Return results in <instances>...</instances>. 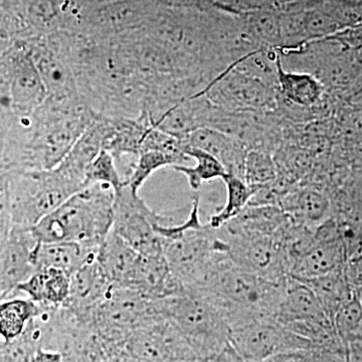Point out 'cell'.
Here are the masks:
<instances>
[{"label": "cell", "mask_w": 362, "mask_h": 362, "mask_svg": "<svg viewBox=\"0 0 362 362\" xmlns=\"http://www.w3.org/2000/svg\"><path fill=\"white\" fill-rule=\"evenodd\" d=\"M288 279L269 280L233 263L228 255L187 292L206 297L223 314L230 331L258 319H274Z\"/></svg>", "instance_id": "6da1fadb"}, {"label": "cell", "mask_w": 362, "mask_h": 362, "mask_svg": "<svg viewBox=\"0 0 362 362\" xmlns=\"http://www.w3.org/2000/svg\"><path fill=\"white\" fill-rule=\"evenodd\" d=\"M115 192L109 185H89L45 216L32 230L40 244L75 242L98 250L113 226Z\"/></svg>", "instance_id": "7a4b0ae2"}, {"label": "cell", "mask_w": 362, "mask_h": 362, "mask_svg": "<svg viewBox=\"0 0 362 362\" xmlns=\"http://www.w3.org/2000/svg\"><path fill=\"white\" fill-rule=\"evenodd\" d=\"M157 233L166 261L183 290L197 287L228 251L218 228L202 223L199 197H194L187 220L176 225L161 223Z\"/></svg>", "instance_id": "3957f363"}, {"label": "cell", "mask_w": 362, "mask_h": 362, "mask_svg": "<svg viewBox=\"0 0 362 362\" xmlns=\"http://www.w3.org/2000/svg\"><path fill=\"white\" fill-rule=\"evenodd\" d=\"M13 226L32 228L85 187L64 169L8 171Z\"/></svg>", "instance_id": "277c9868"}, {"label": "cell", "mask_w": 362, "mask_h": 362, "mask_svg": "<svg viewBox=\"0 0 362 362\" xmlns=\"http://www.w3.org/2000/svg\"><path fill=\"white\" fill-rule=\"evenodd\" d=\"M153 303L159 314L175 324L199 359L211 356L230 341V328L223 314L202 295L183 291L154 300Z\"/></svg>", "instance_id": "5b68a950"}, {"label": "cell", "mask_w": 362, "mask_h": 362, "mask_svg": "<svg viewBox=\"0 0 362 362\" xmlns=\"http://www.w3.org/2000/svg\"><path fill=\"white\" fill-rule=\"evenodd\" d=\"M157 314L152 300L133 290L112 288L103 303L93 312L90 324L108 352L126 346L130 335Z\"/></svg>", "instance_id": "8992f818"}, {"label": "cell", "mask_w": 362, "mask_h": 362, "mask_svg": "<svg viewBox=\"0 0 362 362\" xmlns=\"http://www.w3.org/2000/svg\"><path fill=\"white\" fill-rule=\"evenodd\" d=\"M285 226L274 235L243 232L226 225L218 228V232L233 263L269 280L283 281L290 277L282 239Z\"/></svg>", "instance_id": "52a82bcc"}, {"label": "cell", "mask_w": 362, "mask_h": 362, "mask_svg": "<svg viewBox=\"0 0 362 362\" xmlns=\"http://www.w3.org/2000/svg\"><path fill=\"white\" fill-rule=\"evenodd\" d=\"M164 223H170V218L150 209L127 185L115 192L112 230L142 256L164 254L157 233V226Z\"/></svg>", "instance_id": "ba28073f"}, {"label": "cell", "mask_w": 362, "mask_h": 362, "mask_svg": "<svg viewBox=\"0 0 362 362\" xmlns=\"http://www.w3.org/2000/svg\"><path fill=\"white\" fill-rule=\"evenodd\" d=\"M233 346L247 362L267 361L295 350H313L309 340L274 319H258L230 331Z\"/></svg>", "instance_id": "9c48e42d"}, {"label": "cell", "mask_w": 362, "mask_h": 362, "mask_svg": "<svg viewBox=\"0 0 362 362\" xmlns=\"http://www.w3.org/2000/svg\"><path fill=\"white\" fill-rule=\"evenodd\" d=\"M126 349L142 362H183L197 359L175 324L160 314L152 317L130 335Z\"/></svg>", "instance_id": "30bf717a"}, {"label": "cell", "mask_w": 362, "mask_h": 362, "mask_svg": "<svg viewBox=\"0 0 362 362\" xmlns=\"http://www.w3.org/2000/svg\"><path fill=\"white\" fill-rule=\"evenodd\" d=\"M37 244L32 228H11L0 247V302L23 296L18 287L35 272L33 252Z\"/></svg>", "instance_id": "8fae6325"}, {"label": "cell", "mask_w": 362, "mask_h": 362, "mask_svg": "<svg viewBox=\"0 0 362 362\" xmlns=\"http://www.w3.org/2000/svg\"><path fill=\"white\" fill-rule=\"evenodd\" d=\"M11 107L16 114H30L47 99V90L28 49L8 51L4 57Z\"/></svg>", "instance_id": "7c38bea8"}, {"label": "cell", "mask_w": 362, "mask_h": 362, "mask_svg": "<svg viewBox=\"0 0 362 362\" xmlns=\"http://www.w3.org/2000/svg\"><path fill=\"white\" fill-rule=\"evenodd\" d=\"M28 51L44 82L47 99L59 103L82 100L73 66L62 42L37 45Z\"/></svg>", "instance_id": "4fadbf2b"}, {"label": "cell", "mask_w": 362, "mask_h": 362, "mask_svg": "<svg viewBox=\"0 0 362 362\" xmlns=\"http://www.w3.org/2000/svg\"><path fill=\"white\" fill-rule=\"evenodd\" d=\"M342 257V244L335 226L324 221L314 228L313 242L293 265L290 277L307 280L327 275L337 271Z\"/></svg>", "instance_id": "5bb4252c"}, {"label": "cell", "mask_w": 362, "mask_h": 362, "mask_svg": "<svg viewBox=\"0 0 362 362\" xmlns=\"http://www.w3.org/2000/svg\"><path fill=\"white\" fill-rule=\"evenodd\" d=\"M112 288L97 258L90 259L71 274L70 293L63 307L90 322L93 312L103 303Z\"/></svg>", "instance_id": "9a60e30c"}, {"label": "cell", "mask_w": 362, "mask_h": 362, "mask_svg": "<svg viewBox=\"0 0 362 362\" xmlns=\"http://www.w3.org/2000/svg\"><path fill=\"white\" fill-rule=\"evenodd\" d=\"M185 148L204 150L216 157L225 166L228 175L244 180L245 160L247 152L245 145L237 138L214 128H199L180 137Z\"/></svg>", "instance_id": "2e32d148"}, {"label": "cell", "mask_w": 362, "mask_h": 362, "mask_svg": "<svg viewBox=\"0 0 362 362\" xmlns=\"http://www.w3.org/2000/svg\"><path fill=\"white\" fill-rule=\"evenodd\" d=\"M130 290L152 301L185 291L173 275L164 254L156 256L140 255Z\"/></svg>", "instance_id": "e0dca14e"}, {"label": "cell", "mask_w": 362, "mask_h": 362, "mask_svg": "<svg viewBox=\"0 0 362 362\" xmlns=\"http://www.w3.org/2000/svg\"><path fill=\"white\" fill-rule=\"evenodd\" d=\"M97 261L112 287L130 289L140 254L113 230L97 252Z\"/></svg>", "instance_id": "ac0fdd59"}, {"label": "cell", "mask_w": 362, "mask_h": 362, "mask_svg": "<svg viewBox=\"0 0 362 362\" xmlns=\"http://www.w3.org/2000/svg\"><path fill=\"white\" fill-rule=\"evenodd\" d=\"M325 319L328 315L310 288L301 281L288 278L276 321L290 328Z\"/></svg>", "instance_id": "d6986e66"}, {"label": "cell", "mask_w": 362, "mask_h": 362, "mask_svg": "<svg viewBox=\"0 0 362 362\" xmlns=\"http://www.w3.org/2000/svg\"><path fill=\"white\" fill-rule=\"evenodd\" d=\"M279 206L299 225L316 228L326 221L330 211L327 195L309 185L290 188L281 199Z\"/></svg>", "instance_id": "ffe728a7"}, {"label": "cell", "mask_w": 362, "mask_h": 362, "mask_svg": "<svg viewBox=\"0 0 362 362\" xmlns=\"http://www.w3.org/2000/svg\"><path fill=\"white\" fill-rule=\"evenodd\" d=\"M98 250L75 242H52L37 244L33 252L35 271L56 269L71 275L84 264L97 257Z\"/></svg>", "instance_id": "44dd1931"}, {"label": "cell", "mask_w": 362, "mask_h": 362, "mask_svg": "<svg viewBox=\"0 0 362 362\" xmlns=\"http://www.w3.org/2000/svg\"><path fill=\"white\" fill-rule=\"evenodd\" d=\"M71 275L56 269L37 270L18 287V292L40 307H62L70 293Z\"/></svg>", "instance_id": "7402d4cb"}, {"label": "cell", "mask_w": 362, "mask_h": 362, "mask_svg": "<svg viewBox=\"0 0 362 362\" xmlns=\"http://www.w3.org/2000/svg\"><path fill=\"white\" fill-rule=\"evenodd\" d=\"M275 64L277 86L283 99L302 108H312L319 103L323 95V85L315 76L286 70L280 52H277Z\"/></svg>", "instance_id": "603a6c76"}, {"label": "cell", "mask_w": 362, "mask_h": 362, "mask_svg": "<svg viewBox=\"0 0 362 362\" xmlns=\"http://www.w3.org/2000/svg\"><path fill=\"white\" fill-rule=\"evenodd\" d=\"M40 312L42 307L25 296L0 302V337L4 342L20 337L30 321L40 315Z\"/></svg>", "instance_id": "cb8c5ba5"}, {"label": "cell", "mask_w": 362, "mask_h": 362, "mask_svg": "<svg viewBox=\"0 0 362 362\" xmlns=\"http://www.w3.org/2000/svg\"><path fill=\"white\" fill-rule=\"evenodd\" d=\"M240 14L247 32L262 49H280L282 47L280 16L276 9L266 6Z\"/></svg>", "instance_id": "d4e9b609"}, {"label": "cell", "mask_w": 362, "mask_h": 362, "mask_svg": "<svg viewBox=\"0 0 362 362\" xmlns=\"http://www.w3.org/2000/svg\"><path fill=\"white\" fill-rule=\"evenodd\" d=\"M226 187V202L221 211L211 216L209 225L213 228H220L228 221L239 216L251 202L252 195L259 187H251L239 176L226 175L223 180Z\"/></svg>", "instance_id": "484cf974"}, {"label": "cell", "mask_w": 362, "mask_h": 362, "mask_svg": "<svg viewBox=\"0 0 362 362\" xmlns=\"http://www.w3.org/2000/svg\"><path fill=\"white\" fill-rule=\"evenodd\" d=\"M185 154L189 158L194 159V166L175 165L173 166L177 173L187 178L192 189L197 190L207 181L223 180L228 175L225 166L216 157L207 153L204 150L197 148H185Z\"/></svg>", "instance_id": "4316f807"}, {"label": "cell", "mask_w": 362, "mask_h": 362, "mask_svg": "<svg viewBox=\"0 0 362 362\" xmlns=\"http://www.w3.org/2000/svg\"><path fill=\"white\" fill-rule=\"evenodd\" d=\"M175 165H185L175 156L164 153L157 150H146L140 152L137 159L133 164L129 175L126 180V185L135 194L139 192L140 188L144 185L147 180L156 171L163 168H173Z\"/></svg>", "instance_id": "83f0119b"}, {"label": "cell", "mask_w": 362, "mask_h": 362, "mask_svg": "<svg viewBox=\"0 0 362 362\" xmlns=\"http://www.w3.org/2000/svg\"><path fill=\"white\" fill-rule=\"evenodd\" d=\"M275 161L266 150L255 149L247 153L244 180L254 187H265L277 180Z\"/></svg>", "instance_id": "f1b7e54d"}, {"label": "cell", "mask_w": 362, "mask_h": 362, "mask_svg": "<svg viewBox=\"0 0 362 362\" xmlns=\"http://www.w3.org/2000/svg\"><path fill=\"white\" fill-rule=\"evenodd\" d=\"M86 183L87 187L96 183L109 185L115 192L126 185L115 159L105 149L100 151L96 158L88 168L86 173Z\"/></svg>", "instance_id": "f546056e"}, {"label": "cell", "mask_w": 362, "mask_h": 362, "mask_svg": "<svg viewBox=\"0 0 362 362\" xmlns=\"http://www.w3.org/2000/svg\"><path fill=\"white\" fill-rule=\"evenodd\" d=\"M297 280V279H296ZM308 286L318 298L321 306L326 312L329 313L333 309H339L341 306L343 290V281L338 275L337 271L320 276V277L299 280Z\"/></svg>", "instance_id": "4dcf8cb0"}, {"label": "cell", "mask_w": 362, "mask_h": 362, "mask_svg": "<svg viewBox=\"0 0 362 362\" xmlns=\"http://www.w3.org/2000/svg\"><path fill=\"white\" fill-rule=\"evenodd\" d=\"M362 317V307L357 301L345 302L337 310V323L342 333L356 329Z\"/></svg>", "instance_id": "1f68e13d"}, {"label": "cell", "mask_w": 362, "mask_h": 362, "mask_svg": "<svg viewBox=\"0 0 362 362\" xmlns=\"http://www.w3.org/2000/svg\"><path fill=\"white\" fill-rule=\"evenodd\" d=\"M201 362H247L237 349L228 342L220 350L211 354V356L199 359Z\"/></svg>", "instance_id": "d6a6232c"}, {"label": "cell", "mask_w": 362, "mask_h": 362, "mask_svg": "<svg viewBox=\"0 0 362 362\" xmlns=\"http://www.w3.org/2000/svg\"><path fill=\"white\" fill-rule=\"evenodd\" d=\"M275 362H314L313 350H295L274 357Z\"/></svg>", "instance_id": "836d02e7"}, {"label": "cell", "mask_w": 362, "mask_h": 362, "mask_svg": "<svg viewBox=\"0 0 362 362\" xmlns=\"http://www.w3.org/2000/svg\"><path fill=\"white\" fill-rule=\"evenodd\" d=\"M33 362H63V357L59 352L40 347L33 356Z\"/></svg>", "instance_id": "e575fe53"}, {"label": "cell", "mask_w": 362, "mask_h": 362, "mask_svg": "<svg viewBox=\"0 0 362 362\" xmlns=\"http://www.w3.org/2000/svg\"><path fill=\"white\" fill-rule=\"evenodd\" d=\"M108 356L110 362H142L130 354L126 346L112 350L109 352Z\"/></svg>", "instance_id": "d590c367"}, {"label": "cell", "mask_w": 362, "mask_h": 362, "mask_svg": "<svg viewBox=\"0 0 362 362\" xmlns=\"http://www.w3.org/2000/svg\"><path fill=\"white\" fill-rule=\"evenodd\" d=\"M252 362H275V361H274L273 359H267V361H252Z\"/></svg>", "instance_id": "8d00e7d4"}, {"label": "cell", "mask_w": 362, "mask_h": 362, "mask_svg": "<svg viewBox=\"0 0 362 362\" xmlns=\"http://www.w3.org/2000/svg\"><path fill=\"white\" fill-rule=\"evenodd\" d=\"M183 362H201V361H199V359H194V361H183Z\"/></svg>", "instance_id": "74e56055"}, {"label": "cell", "mask_w": 362, "mask_h": 362, "mask_svg": "<svg viewBox=\"0 0 362 362\" xmlns=\"http://www.w3.org/2000/svg\"><path fill=\"white\" fill-rule=\"evenodd\" d=\"M4 339H2L1 337H0V346H1L2 344H4Z\"/></svg>", "instance_id": "f35d334b"}, {"label": "cell", "mask_w": 362, "mask_h": 362, "mask_svg": "<svg viewBox=\"0 0 362 362\" xmlns=\"http://www.w3.org/2000/svg\"><path fill=\"white\" fill-rule=\"evenodd\" d=\"M359 58H361V63H362V51L359 52Z\"/></svg>", "instance_id": "ab89813d"}]
</instances>
